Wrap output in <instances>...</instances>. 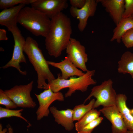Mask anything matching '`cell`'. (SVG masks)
Masks as SVG:
<instances>
[{"label":"cell","mask_w":133,"mask_h":133,"mask_svg":"<svg viewBox=\"0 0 133 133\" xmlns=\"http://www.w3.org/2000/svg\"><path fill=\"white\" fill-rule=\"evenodd\" d=\"M0 104L4 105L6 108L16 109L17 107L5 93L4 91L0 89Z\"/></svg>","instance_id":"obj_24"},{"label":"cell","mask_w":133,"mask_h":133,"mask_svg":"<svg viewBox=\"0 0 133 133\" xmlns=\"http://www.w3.org/2000/svg\"><path fill=\"white\" fill-rule=\"evenodd\" d=\"M2 124H0V133H8V129L7 128H6L3 129Z\"/></svg>","instance_id":"obj_30"},{"label":"cell","mask_w":133,"mask_h":133,"mask_svg":"<svg viewBox=\"0 0 133 133\" xmlns=\"http://www.w3.org/2000/svg\"><path fill=\"white\" fill-rule=\"evenodd\" d=\"M98 3L96 0H86L85 4L81 8L70 7L69 11L71 15L79 20L78 27L80 32H83L85 29L88 18L94 15Z\"/></svg>","instance_id":"obj_11"},{"label":"cell","mask_w":133,"mask_h":133,"mask_svg":"<svg viewBox=\"0 0 133 133\" xmlns=\"http://www.w3.org/2000/svg\"><path fill=\"white\" fill-rule=\"evenodd\" d=\"M113 82L111 79L105 80L100 85L93 87L83 103L92 97L96 99L93 109L100 105L103 107L116 105L117 94L113 87Z\"/></svg>","instance_id":"obj_5"},{"label":"cell","mask_w":133,"mask_h":133,"mask_svg":"<svg viewBox=\"0 0 133 133\" xmlns=\"http://www.w3.org/2000/svg\"><path fill=\"white\" fill-rule=\"evenodd\" d=\"M103 119L102 117L100 116L84 126L77 132L78 133H92L94 129L101 123Z\"/></svg>","instance_id":"obj_25"},{"label":"cell","mask_w":133,"mask_h":133,"mask_svg":"<svg viewBox=\"0 0 133 133\" xmlns=\"http://www.w3.org/2000/svg\"><path fill=\"white\" fill-rule=\"evenodd\" d=\"M35 94L39 104L36 112V119L38 121L44 117L48 116L50 112L49 107L54 101L64 100V97L62 93L54 92L50 88L45 90L39 94Z\"/></svg>","instance_id":"obj_9"},{"label":"cell","mask_w":133,"mask_h":133,"mask_svg":"<svg viewBox=\"0 0 133 133\" xmlns=\"http://www.w3.org/2000/svg\"><path fill=\"white\" fill-rule=\"evenodd\" d=\"M24 52L27 55L30 62L36 71L37 76V87L45 90L49 88L48 83L55 78L50 71L47 61L37 41L30 36L26 39Z\"/></svg>","instance_id":"obj_2"},{"label":"cell","mask_w":133,"mask_h":133,"mask_svg":"<svg viewBox=\"0 0 133 133\" xmlns=\"http://www.w3.org/2000/svg\"><path fill=\"white\" fill-rule=\"evenodd\" d=\"M17 22L33 35L45 38L50 30L51 19L32 7L25 6L19 12Z\"/></svg>","instance_id":"obj_3"},{"label":"cell","mask_w":133,"mask_h":133,"mask_svg":"<svg viewBox=\"0 0 133 133\" xmlns=\"http://www.w3.org/2000/svg\"><path fill=\"white\" fill-rule=\"evenodd\" d=\"M100 2L109 13L116 25L123 18L124 10V0H97Z\"/></svg>","instance_id":"obj_14"},{"label":"cell","mask_w":133,"mask_h":133,"mask_svg":"<svg viewBox=\"0 0 133 133\" xmlns=\"http://www.w3.org/2000/svg\"><path fill=\"white\" fill-rule=\"evenodd\" d=\"M31 7L43 13L50 19L68 6L66 0H35Z\"/></svg>","instance_id":"obj_10"},{"label":"cell","mask_w":133,"mask_h":133,"mask_svg":"<svg viewBox=\"0 0 133 133\" xmlns=\"http://www.w3.org/2000/svg\"><path fill=\"white\" fill-rule=\"evenodd\" d=\"M100 112L92 109L85 114L75 125L76 130L78 132L86 125L100 117Z\"/></svg>","instance_id":"obj_20"},{"label":"cell","mask_w":133,"mask_h":133,"mask_svg":"<svg viewBox=\"0 0 133 133\" xmlns=\"http://www.w3.org/2000/svg\"><path fill=\"white\" fill-rule=\"evenodd\" d=\"M95 72V70H88L82 76L77 78L72 77L67 79L61 78L60 74L59 73L56 79L48 83L49 88L53 92H57L64 88H68L65 94V97L71 96L76 90L84 92L89 86L96 83V81L92 78Z\"/></svg>","instance_id":"obj_4"},{"label":"cell","mask_w":133,"mask_h":133,"mask_svg":"<svg viewBox=\"0 0 133 133\" xmlns=\"http://www.w3.org/2000/svg\"><path fill=\"white\" fill-rule=\"evenodd\" d=\"M66 50L67 56L76 67L84 72L88 70L86 65L88 55L85 47L79 41L71 38Z\"/></svg>","instance_id":"obj_8"},{"label":"cell","mask_w":133,"mask_h":133,"mask_svg":"<svg viewBox=\"0 0 133 133\" xmlns=\"http://www.w3.org/2000/svg\"><path fill=\"white\" fill-rule=\"evenodd\" d=\"M86 0H70L71 6L78 9L83 7L85 4Z\"/></svg>","instance_id":"obj_28"},{"label":"cell","mask_w":133,"mask_h":133,"mask_svg":"<svg viewBox=\"0 0 133 133\" xmlns=\"http://www.w3.org/2000/svg\"><path fill=\"white\" fill-rule=\"evenodd\" d=\"M124 10L122 18L131 17L133 14V0H124Z\"/></svg>","instance_id":"obj_27"},{"label":"cell","mask_w":133,"mask_h":133,"mask_svg":"<svg viewBox=\"0 0 133 133\" xmlns=\"http://www.w3.org/2000/svg\"><path fill=\"white\" fill-rule=\"evenodd\" d=\"M8 129V133H13V130L12 127L9 124H8L7 126Z\"/></svg>","instance_id":"obj_31"},{"label":"cell","mask_w":133,"mask_h":133,"mask_svg":"<svg viewBox=\"0 0 133 133\" xmlns=\"http://www.w3.org/2000/svg\"><path fill=\"white\" fill-rule=\"evenodd\" d=\"M35 0H0V8L3 9L21 4H31Z\"/></svg>","instance_id":"obj_23"},{"label":"cell","mask_w":133,"mask_h":133,"mask_svg":"<svg viewBox=\"0 0 133 133\" xmlns=\"http://www.w3.org/2000/svg\"><path fill=\"white\" fill-rule=\"evenodd\" d=\"M125 133H133V131L128 130Z\"/></svg>","instance_id":"obj_32"},{"label":"cell","mask_w":133,"mask_h":133,"mask_svg":"<svg viewBox=\"0 0 133 133\" xmlns=\"http://www.w3.org/2000/svg\"><path fill=\"white\" fill-rule=\"evenodd\" d=\"M95 101V99H93L86 105L83 103L75 106L73 109V121L79 120L87 113L93 109Z\"/></svg>","instance_id":"obj_21"},{"label":"cell","mask_w":133,"mask_h":133,"mask_svg":"<svg viewBox=\"0 0 133 133\" xmlns=\"http://www.w3.org/2000/svg\"><path fill=\"white\" fill-rule=\"evenodd\" d=\"M130 111L131 114L133 116V108L130 110Z\"/></svg>","instance_id":"obj_33"},{"label":"cell","mask_w":133,"mask_h":133,"mask_svg":"<svg viewBox=\"0 0 133 133\" xmlns=\"http://www.w3.org/2000/svg\"><path fill=\"white\" fill-rule=\"evenodd\" d=\"M70 18L61 12L51 19L50 30L45 38L46 48L49 54L60 56L66 49L72 33Z\"/></svg>","instance_id":"obj_1"},{"label":"cell","mask_w":133,"mask_h":133,"mask_svg":"<svg viewBox=\"0 0 133 133\" xmlns=\"http://www.w3.org/2000/svg\"><path fill=\"white\" fill-rule=\"evenodd\" d=\"M47 62L49 65L61 70V74L60 75V77L61 79H67L74 76L80 77L85 73L76 67L67 56L63 60L60 62L48 61Z\"/></svg>","instance_id":"obj_15"},{"label":"cell","mask_w":133,"mask_h":133,"mask_svg":"<svg viewBox=\"0 0 133 133\" xmlns=\"http://www.w3.org/2000/svg\"><path fill=\"white\" fill-rule=\"evenodd\" d=\"M10 31L12 34L14 42L12 56L11 60L1 68L6 69L9 67H14L16 68L21 74L26 75V71H22L20 69L21 67L20 65L21 63H27L23 53L26 39L22 35L21 31L18 27Z\"/></svg>","instance_id":"obj_7"},{"label":"cell","mask_w":133,"mask_h":133,"mask_svg":"<svg viewBox=\"0 0 133 133\" xmlns=\"http://www.w3.org/2000/svg\"><path fill=\"white\" fill-rule=\"evenodd\" d=\"M26 4H21L5 9L0 13V24L6 27L9 31L17 27V18L20 10Z\"/></svg>","instance_id":"obj_13"},{"label":"cell","mask_w":133,"mask_h":133,"mask_svg":"<svg viewBox=\"0 0 133 133\" xmlns=\"http://www.w3.org/2000/svg\"><path fill=\"white\" fill-rule=\"evenodd\" d=\"M33 83L32 81L27 84L16 85L4 91L17 107L33 108L36 104L31 95Z\"/></svg>","instance_id":"obj_6"},{"label":"cell","mask_w":133,"mask_h":133,"mask_svg":"<svg viewBox=\"0 0 133 133\" xmlns=\"http://www.w3.org/2000/svg\"><path fill=\"white\" fill-rule=\"evenodd\" d=\"M118 63V72L129 73L133 79V53L130 51L124 53Z\"/></svg>","instance_id":"obj_19"},{"label":"cell","mask_w":133,"mask_h":133,"mask_svg":"<svg viewBox=\"0 0 133 133\" xmlns=\"http://www.w3.org/2000/svg\"><path fill=\"white\" fill-rule=\"evenodd\" d=\"M99 111L111 123L113 133H125L128 130L122 115L116 105L103 107Z\"/></svg>","instance_id":"obj_12"},{"label":"cell","mask_w":133,"mask_h":133,"mask_svg":"<svg viewBox=\"0 0 133 133\" xmlns=\"http://www.w3.org/2000/svg\"><path fill=\"white\" fill-rule=\"evenodd\" d=\"M133 28V18L132 17L123 18L113 30V34L110 41L116 40L118 43L121 41L122 37L128 31Z\"/></svg>","instance_id":"obj_18"},{"label":"cell","mask_w":133,"mask_h":133,"mask_svg":"<svg viewBox=\"0 0 133 133\" xmlns=\"http://www.w3.org/2000/svg\"><path fill=\"white\" fill-rule=\"evenodd\" d=\"M132 17H133V15H132Z\"/></svg>","instance_id":"obj_34"},{"label":"cell","mask_w":133,"mask_h":133,"mask_svg":"<svg viewBox=\"0 0 133 133\" xmlns=\"http://www.w3.org/2000/svg\"><path fill=\"white\" fill-rule=\"evenodd\" d=\"M49 109L55 122L64 127L66 130L70 131L73 129L74 126L73 109H67L59 110L53 106L50 107Z\"/></svg>","instance_id":"obj_16"},{"label":"cell","mask_w":133,"mask_h":133,"mask_svg":"<svg viewBox=\"0 0 133 133\" xmlns=\"http://www.w3.org/2000/svg\"><path fill=\"white\" fill-rule=\"evenodd\" d=\"M23 110V109H22L18 110H13L0 107V119L16 117L22 119L28 123L29 125L31 126V124L22 115L21 112Z\"/></svg>","instance_id":"obj_22"},{"label":"cell","mask_w":133,"mask_h":133,"mask_svg":"<svg viewBox=\"0 0 133 133\" xmlns=\"http://www.w3.org/2000/svg\"><path fill=\"white\" fill-rule=\"evenodd\" d=\"M121 41L127 48L133 47V28L124 35L122 38Z\"/></svg>","instance_id":"obj_26"},{"label":"cell","mask_w":133,"mask_h":133,"mask_svg":"<svg viewBox=\"0 0 133 133\" xmlns=\"http://www.w3.org/2000/svg\"><path fill=\"white\" fill-rule=\"evenodd\" d=\"M127 100L125 95L117 94L116 105L122 115L127 129L133 131V116L127 105Z\"/></svg>","instance_id":"obj_17"},{"label":"cell","mask_w":133,"mask_h":133,"mask_svg":"<svg viewBox=\"0 0 133 133\" xmlns=\"http://www.w3.org/2000/svg\"><path fill=\"white\" fill-rule=\"evenodd\" d=\"M8 39L6 30L4 29H0V40H7Z\"/></svg>","instance_id":"obj_29"}]
</instances>
